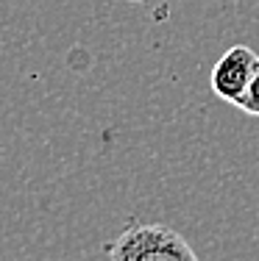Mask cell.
<instances>
[{"instance_id":"cell-1","label":"cell","mask_w":259,"mask_h":261,"mask_svg":"<svg viewBox=\"0 0 259 261\" xmlns=\"http://www.w3.org/2000/svg\"><path fill=\"white\" fill-rule=\"evenodd\" d=\"M106 250L109 261H201L176 228L153 222L126 228Z\"/></svg>"},{"instance_id":"cell-2","label":"cell","mask_w":259,"mask_h":261,"mask_svg":"<svg viewBox=\"0 0 259 261\" xmlns=\"http://www.w3.org/2000/svg\"><path fill=\"white\" fill-rule=\"evenodd\" d=\"M256 70H259V56L248 45H234L215 61L212 75H209L212 92L226 103H237L245 95Z\"/></svg>"},{"instance_id":"cell-3","label":"cell","mask_w":259,"mask_h":261,"mask_svg":"<svg viewBox=\"0 0 259 261\" xmlns=\"http://www.w3.org/2000/svg\"><path fill=\"white\" fill-rule=\"evenodd\" d=\"M240 111H245L248 117H259V70L254 72V78H251V84H248V89H245V95L240 97L237 103Z\"/></svg>"},{"instance_id":"cell-4","label":"cell","mask_w":259,"mask_h":261,"mask_svg":"<svg viewBox=\"0 0 259 261\" xmlns=\"http://www.w3.org/2000/svg\"><path fill=\"white\" fill-rule=\"evenodd\" d=\"M128 3H148V0H128Z\"/></svg>"}]
</instances>
